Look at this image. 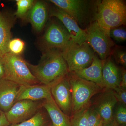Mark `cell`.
<instances>
[{
	"label": "cell",
	"mask_w": 126,
	"mask_h": 126,
	"mask_svg": "<svg viewBox=\"0 0 126 126\" xmlns=\"http://www.w3.org/2000/svg\"><path fill=\"white\" fill-rule=\"evenodd\" d=\"M112 90L115 97L118 101L120 102L122 104L126 106V88H122L119 86Z\"/></svg>",
	"instance_id": "obj_28"
},
{
	"label": "cell",
	"mask_w": 126,
	"mask_h": 126,
	"mask_svg": "<svg viewBox=\"0 0 126 126\" xmlns=\"http://www.w3.org/2000/svg\"><path fill=\"white\" fill-rule=\"evenodd\" d=\"M102 67V61L95 54L89 67L77 70L74 73L79 78L96 84L104 89L103 85Z\"/></svg>",
	"instance_id": "obj_18"
},
{
	"label": "cell",
	"mask_w": 126,
	"mask_h": 126,
	"mask_svg": "<svg viewBox=\"0 0 126 126\" xmlns=\"http://www.w3.org/2000/svg\"><path fill=\"white\" fill-rule=\"evenodd\" d=\"M87 123V126H104L103 120L94 107L89 108Z\"/></svg>",
	"instance_id": "obj_25"
},
{
	"label": "cell",
	"mask_w": 126,
	"mask_h": 126,
	"mask_svg": "<svg viewBox=\"0 0 126 126\" xmlns=\"http://www.w3.org/2000/svg\"><path fill=\"white\" fill-rule=\"evenodd\" d=\"M90 105L84 108L79 111L72 115L71 120L72 126H87L88 110Z\"/></svg>",
	"instance_id": "obj_22"
},
{
	"label": "cell",
	"mask_w": 126,
	"mask_h": 126,
	"mask_svg": "<svg viewBox=\"0 0 126 126\" xmlns=\"http://www.w3.org/2000/svg\"><path fill=\"white\" fill-rule=\"evenodd\" d=\"M11 125L6 117L5 113H3L0 116V126H9Z\"/></svg>",
	"instance_id": "obj_30"
},
{
	"label": "cell",
	"mask_w": 126,
	"mask_h": 126,
	"mask_svg": "<svg viewBox=\"0 0 126 126\" xmlns=\"http://www.w3.org/2000/svg\"><path fill=\"white\" fill-rule=\"evenodd\" d=\"M49 9L42 1H35L26 16V19L31 24L34 30L38 32L44 29L49 16Z\"/></svg>",
	"instance_id": "obj_16"
},
{
	"label": "cell",
	"mask_w": 126,
	"mask_h": 126,
	"mask_svg": "<svg viewBox=\"0 0 126 126\" xmlns=\"http://www.w3.org/2000/svg\"><path fill=\"white\" fill-rule=\"evenodd\" d=\"M3 113V112H2V111L0 110V115H1Z\"/></svg>",
	"instance_id": "obj_33"
},
{
	"label": "cell",
	"mask_w": 126,
	"mask_h": 126,
	"mask_svg": "<svg viewBox=\"0 0 126 126\" xmlns=\"http://www.w3.org/2000/svg\"><path fill=\"white\" fill-rule=\"evenodd\" d=\"M49 16L57 18L63 23L75 43L81 45L87 41L86 30L80 28L74 19L64 11L55 5L49 9Z\"/></svg>",
	"instance_id": "obj_10"
},
{
	"label": "cell",
	"mask_w": 126,
	"mask_h": 126,
	"mask_svg": "<svg viewBox=\"0 0 126 126\" xmlns=\"http://www.w3.org/2000/svg\"><path fill=\"white\" fill-rule=\"evenodd\" d=\"M5 70L4 63L2 58L0 57V80L4 78Z\"/></svg>",
	"instance_id": "obj_31"
},
{
	"label": "cell",
	"mask_w": 126,
	"mask_h": 126,
	"mask_svg": "<svg viewBox=\"0 0 126 126\" xmlns=\"http://www.w3.org/2000/svg\"><path fill=\"white\" fill-rule=\"evenodd\" d=\"M20 85L4 78L0 80V109L7 112L17 102Z\"/></svg>",
	"instance_id": "obj_15"
},
{
	"label": "cell",
	"mask_w": 126,
	"mask_h": 126,
	"mask_svg": "<svg viewBox=\"0 0 126 126\" xmlns=\"http://www.w3.org/2000/svg\"><path fill=\"white\" fill-rule=\"evenodd\" d=\"M46 121L43 113L39 111L33 116L18 124H11L9 126H46Z\"/></svg>",
	"instance_id": "obj_21"
},
{
	"label": "cell",
	"mask_w": 126,
	"mask_h": 126,
	"mask_svg": "<svg viewBox=\"0 0 126 126\" xmlns=\"http://www.w3.org/2000/svg\"><path fill=\"white\" fill-rule=\"evenodd\" d=\"M72 94V115L90 105L91 98L104 89L96 84L78 77L74 72L69 74Z\"/></svg>",
	"instance_id": "obj_4"
},
{
	"label": "cell",
	"mask_w": 126,
	"mask_h": 126,
	"mask_svg": "<svg viewBox=\"0 0 126 126\" xmlns=\"http://www.w3.org/2000/svg\"><path fill=\"white\" fill-rule=\"evenodd\" d=\"M87 42L102 60L111 55L115 46L108 33L94 21L86 30Z\"/></svg>",
	"instance_id": "obj_7"
},
{
	"label": "cell",
	"mask_w": 126,
	"mask_h": 126,
	"mask_svg": "<svg viewBox=\"0 0 126 126\" xmlns=\"http://www.w3.org/2000/svg\"><path fill=\"white\" fill-rule=\"evenodd\" d=\"M16 21V16L9 10L0 12V57L9 53L8 44L12 39L11 29Z\"/></svg>",
	"instance_id": "obj_12"
},
{
	"label": "cell",
	"mask_w": 126,
	"mask_h": 126,
	"mask_svg": "<svg viewBox=\"0 0 126 126\" xmlns=\"http://www.w3.org/2000/svg\"><path fill=\"white\" fill-rule=\"evenodd\" d=\"M42 106L49 115L53 126H72L69 116L61 111L52 97L44 99Z\"/></svg>",
	"instance_id": "obj_19"
},
{
	"label": "cell",
	"mask_w": 126,
	"mask_h": 126,
	"mask_svg": "<svg viewBox=\"0 0 126 126\" xmlns=\"http://www.w3.org/2000/svg\"><path fill=\"white\" fill-rule=\"evenodd\" d=\"M32 73L40 83L51 87L69 74L67 64L61 50L52 49L43 52L37 65L26 61Z\"/></svg>",
	"instance_id": "obj_1"
},
{
	"label": "cell",
	"mask_w": 126,
	"mask_h": 126,
	"mask_svg": "<svg viewBox=\"0 0 126 126\" xmlns=\"http://www.w3.org/2000/svg\"><path fill=\"white\" fill-rule=\"evenodd\" d=\"M0 2H1V1L0 0ZM1 11V10H0V12Z\"/></svg>",
	"instance_id": "obj_35"
},
{
	"label": "cell",
	"mask_w": 126,
	"mask_h": 126,
	"mask_svg": "<svg viewBox=\"0 0 126 126\" xmlns=\"http://www.w3.org/2000/svg\"><path fill=\"white\" fill-rule=\"evenodd\" d=\"M121 78V82L120 83V87L122 88H126V71L125 68L121 67L120 68Z\"/></svg>",
	"instance_id": "obj_29"
},
{
	"label": "cell",
	"mask_w": 126,
	"mask_h": 126,
	"mask_svg": "<svg viewBox=\"0 0 126 126\" xmlns=\"http://www.w3.org/2000/svg\"><path fill=\"white\" fill-rule=\"evenodd\" d=\"M109 34L111 38L118 43H123L126 40V30L124 26L111 29Z\"/></svg>",
	"instance_id": "obj_26"
},
{
	"label": "cell",
	"mask_w": 126,
	"mask_h": 126,
	"mask_svg": "<svg viewBox=\"0 0 126 126\" xmlns=\"http://www.w3.org/2000/svg\"><path fill=\"white\" fill-rule=\"evenodd\" d=\"M52 97L51 87L50 86L43 84L21 86L17 101L24 99L38 101L41 99H48Z\"/></svg>",
	"instance_id": "obj_17"
},
{
	"label": "cell",
	"mask_w": 126,
	"mask_h": 126,
	"mask_svg": "<svg viewBox=\"0 0 126 126\" xmlns=\"http://www.w3.org/2000/svg\"><path fill=\"white\" fill-rule=\"evenodd\" d=\"M53 126V125H52V123H50V124H49L48 126Z\"/></svg>",
	"instance_id": "obj_34"
},
{
	"label": "cell",
	"mask_w": 126,
	"mask_h": 126,
	"mask_svg": "<svg viewBox=\"0 0 126 126\" xmlns=\"http://www.w3.org/2000/svg\"><path fill=\"white\" fill-rule=\"evenodd\" d=\"M118 126L117 124L114 121H113L110 124H108V125H106V126Z\"/></svg>",
	"instance_id": "obj_32"
},
{
	"label": "cell",
	"mask_w": 126,
	"mask_h": 126,
	"mask_svg": "<svg viewBox=\"0 0 126 126\" xmlns=\"http://www.w3.org/2000/svg\"><path fill=\"white\" fill-rule=\"evenodd\" d=\"M25 46L24 41L21 39H12L8 44V52L15 55L21 56L24 50Z\"/></svg>",
	"instance_id": "obj_24"
},
{
	"label": "cell",
	"mask_w": 126,
	"mask_h": 126,
	"mask_svg": "<svg viewBox=\"0 0 126 126\" xmlns=\"http://www.w3.org/2000/svg\"><path fill=\"white\" fill-rule=\"evenodd\" d=\"M6 79L20 86L39 84L40 83L32 73L25 61L21 56L7 53L2 57Z\"/></svg>",
	"instance_id": "obj_5"
},
{
	"label": "cell",
	"mask_w": 126,
	"mask_h": 126,
	"mask_svg": "<svg viewBox=\"0 0 126 126\" xmlns=\"http://www.w3.org/2000/svg\"><path fill=\"white\" fill-rule=\"evenodd\" d=\"M113 121L118 126H126V106L122 104L118 106L113 115Z\"/></svg>",
	"instance_id": "obj_27"
},
{
	"label": "cell",
	"mask_w": 126,
	"mask_h": 126,
	"mask_svg": "<svg viewBox=\"0 0 126 126\" xmlns=\"http://www.w3.org/2000/svg\"><path fill=\"white\" fill-rule=\"evenodd\" d=\"M69 32L63 23L53 20L47 26L41 41L44 51L52 49L62 50L71 40Z\"/></svg>",
	"instance_id": "obj_8"
},
{
	"label": "cell",
	"mask_w": 126,
	"mask_h": 126,
	"mask_svg": "<svg viewBox=\"0 0 126 126\" xmlns=\"http://www.w3.org/2000/svg\"><path fill=\"white\" fill-rule=\"evenodd\" d=\"M52 97L64 113L72 114V94L69 74L51 87Z\"/></svg>",
	"instance_id": "obj_11"
},
{
	"label": "cell",
	"mask_w": 126,
	"mask_h": 126,
	"mask_svg": "<svg viewBox=\"0 0 126 126\" xmlns=\"http://www.w3.org/2000/svg\"><path fill=\"white\" fill-rule=\"evenodd\" d=\"M96 21L109 33L112 28L125 26L126 23V2L122 0H99Z\"/></svg>",
	"instance_id": "obj_3"
},
{
	"label": "cell",
	"mask_w": 126,
	"mask_h": 126,
	"mask_svg": "<svg viewBox=\"0 0 126 126\" xmlns=\"http://www.w3.org/2000/svg\"><path fill=\"white\" fill-rule=\"evenodd\" d=\"M111 56L118 64L125 68L126 66V52L124 47L115 45L112 50Z\"/></svg>",
	"instance_id": "obj_23"
},
{
	"label": "cell",
	"mask_w": 126,
	"mask_h": 126,
	"mask_svg": "<svg viewBox=\"0 0 126 126\" xmlns=\"http://www.w3.org/2000/svg\"><path fill=\"white\" fill-rule=\"evenodd\" d=\"M40 105L37 101L20 100L16 102L9 111L4 113L11 124H18L28 120L39 111Z\"/></svg>",
	"instance_id": "obj_9"
},
{
	"label": "cell",
	"mask_w": 126,
	"mask_h": 126,
	"mask_svg": "<svg viewBox=\"0 0 126 126\" xmlns=\"http://www.w3.org/2000/svg\"><path fill=\"white\" fill-rule=\"evenodd\" d=\"M94 107L103 120L104 126L113 121V111L118 101L112 90H104Z\"/></svg>",
	"instance_id": "obj_13"
},
{
	"label": "cell",
	"mask_w": 126,
	"mask_h": 126,
	"mask_svg": "<svg viewBox=\"0 0 126 126\" xmlns=\"http://www.w3.org/2000/svg\"><path fill=\"white\" fill-rule=\"evenodd\" d=\"M48 1L69 14L82 29L86 30L96 20L99 0H49Z\"/></svg>",
	"instance_id": "obj_2"
},
{
	"label": "cell",
	"mask_w": 126,
	"mask_h": 126,
	"mask_svg": "<svg viewBox=\"0 0 126 126\" xmlns=\"http://www.w3.org/2000/svg\"><path fill=\"white\" fill-rule=\"evenodd\" d=\"M102 61V77L104 90H113L119 87L121 74L111 55Z\"/></svg>",
	"instance_id": "obj_14"
},
{
	"label": "cell",
	"mask_w": 126,
	"mask_h": 126,
	"mask_svg": "<svg viewBox=\"0 0 126 126\" xmlns=\"http://www.w3.org/2000/svg\"><path fill=\"white\" fill-rule=\"evenodd\" d=\"M61 52L69 73L89 67L96 54L87 41L79 45L72 40Z\"/></svg>",
	"instance_id": "obj_6"
},
{
	"label": "cell",
	"mask_w": 126,
	"mask_h": 126,
	"mask_svg": "<svg viewBox=\"0 0 126 126\" xmlns=\"http://www.w3.org/2000/svg\"><path fill=\"white\" fill-rule=\"evenodd\" d=\"M15 1L17 5V10L14 13V15L21 19H26L27 14L33 5L35 0H16Z\"/></svg>",
	"instance_id": "obj_20"
}]
</instances>
